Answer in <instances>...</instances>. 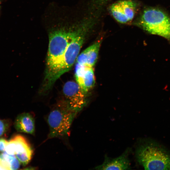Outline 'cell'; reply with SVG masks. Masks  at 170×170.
Here are the masks:
<instances>
[{
  "mask_svg": "<svg viewBox=\"0 0 170 170\" xmlns=\"http://www.w3.org/2000/svg\"><path fill=\"white\" fill-rule=\"evenodd\" d=\"M71 28L61 27L52 30L49 34V43L43 91L50 88L57 80L56 76L60 63L70 40Z\"/></svg>",
  "mask_w": 170,
  "mask_h": 170,
  "instance_id": "1",
  "label": "cell"
},
{
  "mask_svg": "<svg viewBox=\"0 0 170 170\" xmlns=\"http://www.w3.org/2000/svg\"><path fill=\"white\" fill-rule=\"evenodd\" d=\"M135 156L145 170H170V151L155 140H142L136 147Z\"/></svg>",
  "mask_w": 170,
  "mask_h": 170,
  "instance_id": "2",
  "label": "cell"
},
{
  "mask_svg": "<svg viewBox=\"0 0 170 170\" xmlns=\"http://www.w3.org/2000/svg\"><path fill=\"white\" fill-rule=\"evenodd\" d=\"M95 24L93 20L87 18L71 28L70 41L60 65L57 80L71 68L76 62L87 36Z\"/></svg>",
  "mask_w": 170,
  "mask_h": 170,
  "instance_id": "3",
  "label": "cell"
},
{
  "mask_svg": "<svg viewBox=\"0 0 170 170\" xmlns=\"http://www.w3.org/2000/svg\"><path fill=\"white\" fill-rule=\"evenodd\" d=\"M78 113L72 109L63 100L50 110L47 118L49 127L48 139L67 136Z\"/></svg>",
  "mask_w": 170,
  "mask_h": 170,
  "instance_id": "4",
  "label": "cell"
},
{
  "mask_svg": "<svg viewBox=\"0 0 170 170\" xmlns=\"http://www.w3.org/2000/svg\"><path fill=\"white\" fill-rule=\"evenodd\" d=\"M139 24L149 33L170 40V18L162 11L153 8L144 10Z\"/></svg>",
  "mask_w": 170,
  "mask_h": 170,
  "instance_id": "5",
  "label": "cell"
},
{
  "mask_svg": "<svg viewBox=\"0 0 170 170\" xmlns=\"http://www.w3.org/2000/svg\"><path fill=\"white\" fill-rule=\"evenodd\" d=\"M63 100L73 110L78 113L88 104V94L84 93L78 84L75 81L67 82L63 86Z\"/></svg>",
  "mask_w": 170,
  "mask_h": 170,
  "instance_id": "6",
  "label": "cell"
},
{
  "mask_svg": "<svg viewBox=\"0 0 170 170\" xmlns=\"http://www.w3.org/2000/svg\"><path fill=\"white\" fill-rule=\"evenodd\" d=\"M137 5L132 0H122L112 4L110 11L114 19L118 22L125 24L131 21L135 16Z\"/></svg>",
  "mask_w": 170,
  "mask_h": 170,
  "instance_id": "7",
  "label": "cell"
},
{
  "mask_svg": "<svg viewBox=\"0 0 170 170\" xmlns=\"http://www.w3.org/2000/svg\"><path fill=\"white\" fill-rule=\"evenodd\" d=\"M75 76L76 82L82 91L88 94L95 85V78L93 67L76 63Z\"/></svg>",
  "mask_w": 170,
  "mask_h": 170,
  "instance_id": "8",
  "label": "cell"
},
{
  "mask_svg": "<svg viewBox=\"0 0 170 170\" xmlns=\"http://www.w3.org/2000/svg\"><path fill=\"white\" fill-rule=\"evenodd\" d=\"M130 150V149H128L121 155L114 158L105 156L103 163L95 167V169L99 170L130 169L131 164L128 158Z\"/></svg>",
  "mask_w": 170,
  "mask_h": 170,
  "instance_id": "9",
  "label": "cell"
},
{
  "mask_svg": "<svg viewBox=\"0 0 170 170\" xmlns=\"http://www.w3.org/2000/svg\"><path fill=\"white\" fill-rule=\"evenodd\" d=\"M15 146V156L23 166H25L31 161L33 150L27 140L23 136L17 135L12 138Z\"/></svg>",
  "mask_w": 170,
  "mask_h": 170,
  "instance_id": "10",
  "label": "cell"
},
{
  "mask_svg": "<svg viewBox=\"0 0 170 170\" xmlns=\"http://www.w3.org/2000/svg\"><path fill=\"white\" fill-rule=\"evenodd\" d=\"M102 40H97L79 54L76 63L93 67L97 60Z\"/></svg>",
  "mask_w": 170,
  "mask_h": 170,
  "instance_id": "11",
  "label": "cell"
},
{
  "mask_svg": "<svg viewBox=\"0 0 170 170\" xmlns=\"http://www.w3.org/2000/svg\"><path fill=\"white\" fill-rule=\"evenodd\" d=\"M14 127L18 132L34 135L35 132V120L29 113H23L16 117Z\"/></svg>",
  "mask_w": 170,
  "mask_h": 170,
  "instance_id": "12",
  "label": "cell"
},
{
  "mask_svg": "<svg viewBox=\"0 0 170 170\" xmlns=\"http://www.w3.org/2000/svg\"><path fill=\"white\" fill-rule=\"evenodd\" d=\"M20 163L15 155H9L5 151L0 154V169H18Z\"/></svg>",
  "mask_w": 170,
  "mask_h": 170,
  "instance_id": "13",
  "label": "cell"
},
{
  "mask_svg": "<svg viewBox=\"0 0 170 170\" xmlns=\"http://www.w3.org/2000/svg\"><path fill=\"white\" fill-rule=\"evenodd\" d=\"M8 128V124L4 120H0V137L6 132Z\"/></svg>",
  "mask_w": 170,
  "mask_h": 170,
  "instance_id": "14",
  "label": "cell"
},
{
  "mask_svg": "<svg viewBox=\"0 0 170 170\" xmlns=\"http://www.w3.org/2000/svg\"><path fill=\"white\" fill-rule=\"evenodd\" d=\"M8 141L4 138H0V151H5V148Z\"/></svg>",
  "mask_w": 170,
  "mask_h": 170,
  "instance_id": "15",
  "label": "cell"
},
{
  "mask_svg": "<svg viewBox=\"0 0 170 170\" xmlns=\"http://www.w3.org/2000/svg\"><path fill=\"white\" fill-rule=\"evenodd\" d=\"M1 4V1H0V5Z\"/></svg>",
  "mask_w": 170,
  "mask_h": 170,
  "instance_id": "16",
  "label": "cell"
}]
</instances>
